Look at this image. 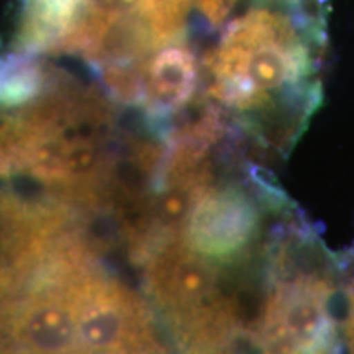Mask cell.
<instances>
[{"label":"cell","instance_id":"obj_1","mask_svg":"<svg viewBox=\"0 0 354 354\" xmlns=\"http://www.w3.org/2000/svg\"><path fill=\"white\" fill-rule=\"evenodd\" d=\"M304 0H258L205 57L207 91L234 113H258L307 81L313 43Z\"/></svg>","mask_w":354,"mask_h":354},{"label":"cell","instance_id":"obj_2","mask_svg":"<svg viewBox=\"0 0 354 354\" xmlns=\"http://www.w3.org/2000/svg\"><path fill=\"white\" fill-rule=\"evenodd\" d=\"M192 6L194 0H28L24 37L33 46L79 53L113 77L184 39Z\"/></svg>","mask_w":354,"mask_h":354},{"label":"cell","instance_id":"obj_3","mask_svg":"<svg viewBox=\"0 0 354 354\" xmlns=\"http://www.w3.org/2000/svg\"><path fill=\"white\" fill-rule=\"evenodd\" d=\"M145 258L146 292L177 346L189 353H218L240 339V308L221 286L216 264L180 236L158 243Z\"/></svg>","mask_w":354,"mask_h":354},{"label":"cell","instance_id":"obj_4","mask_svg":"<svg viewBox=\"0 0 354 354\" xmlns=\"http://www.w3.org/2000/svg\"><path fill=\"white\" fill-rule=\"evenodd\" d=\"M71 295L77 351H165L151 310L127 286L84 268L71 281Z\"/></svg>","mask_w":354,"mask_h":354},{"label":"cell","instance_id":"obj_5","mask_svg":"<svg viewBox=\"0 0 354 354\" xmlns=\"http://www.w3.org/2000/svg\"><path fill=\"white\" fill-rule=\"evenodd\" d=\"M331 284L318 272L279 279L266 294L250 330L251 343L268 353H322L333 346Z\"/></svg>","mask_w":354,"mask_h":354},{"label":"cell","instance_id":"obj_6","mask_svg":"<svg viewBox=\"0 0 354 354\" xmlns=\"http://www.w3.org/2000/svg\"><path fill=\"white\" fill-rule=\"evenodd\" d=\"M261 230L253 197L236 185H212L185 221L180 238L214 264L250 253Z\"/></svg>","mask_w":354,"mask_h":354},{"label":"cell","instance_id":"obj_7","mask_svg":"<svg viewBox=\"0 0 354 354\" xmlns=\"http://www.w3.org/2000/svg\"><path fill=\"white\" fill-rule=\"evenodd\" d=\"M115 87L143 97L158 113H176L187 107L201 86V63L184 39L153 51L130 71L113 77Z\"/></svg>","mask_w":354,"mask_h":354},{"label":"cell","instance_id":"obj_8","mask_svg":"<svg viewBox=\"0 0 354 354\" xmlns=\"http://www.w3.org/2000/svg\"><path fill=\"white\" fill-rule=\"evenodd\" d=\"M238 2L240 0H194V6L212 25H221L232 15Z\"/></svg>","mask_w":354,"mask_h":354},{"label":"cell","instance_id":"obj_9","mask_svg":"<svg viewBox=\"0 0 354 354\" xmlns=\"http://www.w3.org/2000/svg\"><path fill=\"white\" fill-rule=\"evenodd\" d=\"M346 335H348L349 346L354 349V294H353L351 308H349V317H348V323H346Z\"/></svg>","mask_w":354,"mask_h":354}]
</instances>
